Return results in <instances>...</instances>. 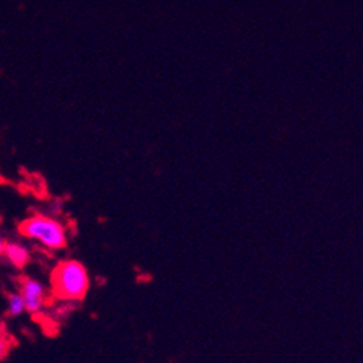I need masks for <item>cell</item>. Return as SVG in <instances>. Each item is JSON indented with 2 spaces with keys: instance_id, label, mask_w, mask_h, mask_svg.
Listing matches in <instances>:
<instances>
[{
  "instance_id": "obj_1",
  "label": "cell",
  "mask_w": 363,
  "mask_h": 363,
  "mask_svg": "<svg viewBox=\"0 0 363 363\" xmlns=\"http://www.w3.org/2000/svg\"><path fill=\"white\" fill-rule=\"evenodd\" d=\"M90 288L86 267L74 259L60 262L51 274V289L54 297L62 301H80Z\"/></svg>"
},
{
  "instance_id": "obj_2",
  "label": "cell",
  "mask_w": 363,
  "mask_h": 363,
  "mask_svg": "<svg viewBox=\"0 0 363 363\" xmlns=\"http://www.w3.org/2000/svg\"><path fill=\"white\" fill-rule=\"evenodd\" d=\"M19 233L51 250H60L67 245L65 228L58 220L44 214H32L21 222Z\"/></svg>"
},
{
  "instance_id": "obj_4",
  "label": "cell",
  "mask_w": 363,
  "mask_h": 363,
  "mask_svg": "<svg viewBox=\"0 0 363 363\" xmlns=\"http://www.w3.org/2000/svg\"><path fill=\"white\" fill-rule=\"evenodd\" d=\"M2 255H5L8 262L18 269H23L30 262L29 249L19 242H6Z\"/></svg>"
},
{
  "instance_id": "obj_7",
  "label": "cell",
  "mask_w": 363,
  "mask_h": 363,
  "mask_svg": "<svg viewBox=\"0 0 363 363\" xmlns=\"http://www.w3.org/2000/svg\"><path fill=\"white\" fill-rule=\"evenodd\" d=\"M5 245H6V240L4 239V236H2V235H0V255H2V253H4Z\"/></svg>"
},
{
  "instance_id": "obj_5",
  "label": "cell",
  "mask_w": 363,
  "mask_h": 363,
  "mask_svg": "<svg viewBox=\"0 0 363 363\" xmlns=\"http://www.w3.org/2000/svg\"><path fill=\"white\" fill-rule=\"evenodd\" d=\"M25 313V304L19 293H12L8 297V314L11 317H19Z\"/></svg>"
},
{
  "instance_id": "obj_6",
  "label": "cell",
  "mask_w": 363,
  "mask_h": 363,
  "mask_svg": "<svg viewBox=\"0 0 363 363\" xmlns=\"http://www.w3.org/2000/svg\"><path fill=\"white\" fill-rule=\"evenodd\" d=\"M12 347V339L11 336L4 330L0 329V360L5 359Z\"/></svg>"
},
{
  "instance_id": "obj_3",
  "label": "cell",
  "mask_w": 363,
  "mask_h": 363,
  "mask_svg": "<svg viewBox=\"0 0 363 363\" xmlns=\"http://www.w3.org/2000/svg\"><path fill=\"white\" fill-rule=\"evenodd\" d=\"M19 294L25 304V311L38 314L43 311L47 298V288L35 278L25 277L19 282Z\"/></svg>"
}]
</instances>
